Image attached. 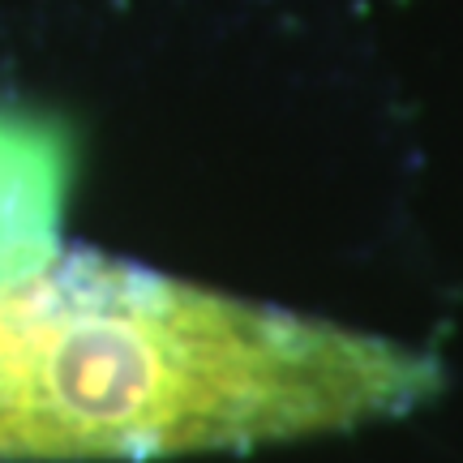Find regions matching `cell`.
I'll list each match as a JSON object with an SVG mask.
<instances>
[{"instance_id":"obj_1","label":"cell","mask_w":463,"mask_h":463,"mask_svg":"<svg viewBox=\"0 0 463 463\" xmlns=\"http://www.w3.org/2000/svg\"><path fill=\"white\" fill-rule=\"evenodd\" d=\"M442 395L395 339L103 253L0 279V459H164L395 420Z\"/></svg>"}]
</instances>
